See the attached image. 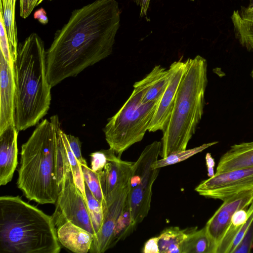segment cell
I'll return each instance as SVG.
<instances>
[{
  "label": "cell",
  "mask_w": 253,
  "mask_h": 253,
  "mask_svg": "<svg viewBox=\"0 0 253 253\" xmlns=\"http://www.w3.org/2000/svg\"><path fill=\"white\" fill-rule=\"evenodd\" d=\"M121 13L116 0H95L72 12L46 51V75L51 87L112 53Z\"/></svg>",
  "instance_id": "1"
},
{
  "label": "cell",
  "mask_w": 253,
  "mask_h": 253,
  "mask_svg": "<svg viewBox=\"0 0 253 253\" xmlns=\"http://www.w3.org/2000/svg\"><path fill=\"white\" fill-rule=\"evenodd\" d=\"M13 69L14 124L20 131L38 124L47 113L51 100L44 43L37 33H31L18 45Z\"/></svg>",
  "instance_id": "2"
},
{
  "label": "cell",
  "mask_w": 253,
  "mask_h": 253,
  "mask_svg": "<svg viewBox=\"0 0 253 253\" xmlns=\"http://www.w3.org/2000/svg\"><path fill=\"white\" fill-rule=\"evenodd\" d=\"M52 215L19 196L0 197V253H59Z\"/></svg>",
  "instance_id": "3"
},
{
  "label": "cell",
  "mask_w": 253,
  "mask_h": 253,
  "mask_svg": "<svg viewBox=\"0 0 253 253\" xmlns=\"http://www.w3.org/2000/svg\"><path fill=\"white\" fill-rule=\"evenodd\" d=\"M18 188L30 201L55 204L60 190L58 177L57 141L52 117L39 124L22 144Z\"/></svg>",
  "instance_id": "4"
},
{
  "label": "cell",
  "mask_w": 253,
  "mask_h": 253,
  "mask_svg": "<svg viewBox=\"0 0 253 253\" xmlns=\"http://www.w3.org/2000/svg\"><path fill=\"white\" fill-rule=\"evenodd\" d=\"M185 62L172 110L163 131L160 154L162 158L186 149L203 114L208 83L207 61L197 55Z\"/></svg>",
  "instance_id": "5"
},
{
  "label": "cell",
  "mask_w": 253,
  "mask_h": 253,
  "mask_svg": "<svg viewBox=\"0 0 253 253\" xmlns=\"http://www.w3.org/2000/svg\"><path fill=\"white\" fill-rule=\"evenodd\" d=\"M141 93L134 88L120 110L110 118L103 129L109 147L119 157L136 143L141 141L148 130L159 99L144 103Z\"/></svg>",
  "instance_id": "6"
},
{
  "label": "cell",
  "mask_w": 253,
  "mask_h": 253,
  "mask_svg": "<svg viewBox=\"0 0 253 253\" xmlns=\"http://www.w3.org/2000/svg\"><path fill=\"white\" fill-rule=\"evenodd\" d=\"M161 147V141L148 145L132 166L128 199L135 226L147 216L150 209L152 186L160 171V168L154 169L152 166L158 160Z\"/></svg>",
  "instance_id": "7"
},
{
  "label": "cell",
  "mask_w": 253,
  "mask_h": 253,
  "mask_svg": "<svg viewBox=\"0 0 253 253\" xmlns=\"http://www.w3.org/2000/svg\"><path fill=\"white\" fill-rule=\"evenodd\" d=\"M60 190L52 215L56 228L67 221L86 230L94 235L87 203L77 186L72 171H65L60 184Z\"/></svg>",
  "instance_id": "8"
},
{
  "label": "cell",
  "mask_w": 253,
  "mask_h": 253,
  "mask_svg": "<svg viewBox=\"0 0 253 253\" xmlns=\"http://www.w3.org/2000/svg\"><path fill=\"white\" fill-rule=\"evenodd\" d=\"M195 190L206 198L222 201L242 192L253 191V167L215 173L202 181Z\"/></svg>",
  "instance_id": "9"
},
{
  "label": "cell",
  "mask_w": 253,
  "mask_h": 253,
  "mask_svg": "<svg viewBox=\"0 0 253 253\" xmlns=\"http://www.w3.org/2000/svg\"><path fill=\"white\" fill-rule=\"evenodd\" d=\"M223 201L205 226L214 247L215 253L231 223L234 213L239 210L247 209L253 201V191L242 192Z\"/></svg>",
  "instance_id": "10"
},
{
  "label": "cell",
  "mask_w": 253,
  "mask_h": 253,
  "mask_svg": "<svg viewBox=\"0 0 253 253\" xmlns=\"http://www.w3.org/2000/svg\"><path fill=\"white\" fill-rule=\"evenodd\" d=\"M185 69L186 62L181 60L173 62L169 66V80L158 102L148 128L149 132L163 131L167 126Z\"/></svg>",
  "instance_id": "11"
},
{
  "label": "cell",
  "mask_w": 253,
  "mask_h": 253,
  "mask_svg": "<svg viewBox=\"0 0 253 253\" xmlns=\"http://www.w3.org/2000/svg\"><path fill=\"white\" fill-rule=\"evenodd\" d=\"M133 163L122 160L116 155L101 171L98 172L105 202V208L130 183Z\"/></svg>",
  "instance_id": "12"
},
{
  "label": "cell",
  "mask_w": 253,
  "mask_h": 253,
  "mask_svg": "<svg viewBox=\"0 0 253 253\" xmlns=\"http://www.w3.org/2000/svg\"><path fill=\"white\" fill-rule=\"evenodd\" d=\"M130 183L103 210L104 218L99 231L94 235L90 253H102L111 248V244L118 217L128 201Z\"/></svg>",
  "instance_id": "13"
},
{
  "label": "cell",
  "mask_w": 253,
  "mask_h": 253,
  "mask_svg": "<svg viewBox=\"0 0 253 253\" xmlns=\"http://www.w3.org/2000/svg\"><path fill=\"white\" fill-rule=\"evenodd\" d=\"M15 83L13 66L0 53V133L14 126Z\"/></svg>",
  "instance_id": "14"
},
{
  "label": "cell",
  "mask_w": 253,
  "mask_h": 253,
  "mask_svg": "<svg viewBox=\"0 0 253 253\" xmlns=\"http://www.w3.org/2000/svg\"><path fill=\"white\" fill-rule=\"evenodd\" d=\"M52 117L55 124L57 135L58 180L60 181L62 179L65 169H71L75 182L87 203L85 182L81 165L70 148L66 134L61 129L58 117L57 115H54Z\"/></svg>",
  "instance_id": "15"
},
{
  "label": "cell",
  "mask_w": 253,
  "mask_h": 253,
  "mask_svg": "<svg viewBox=\"0 0 253 253\" xmlns=\"http://www.w3.org/2000/svg\"><path fill=\"white\" fill-rule=\"evenodd\" d=\"M14 126L0 133V185L11 181L17 166V136Z\"/></svg>",
  "instance_id": "16"
},
{
  "label": "cell",
  "mask_w": 253,
  "mask_h": 253,
  "mask_svg": "<svg viewBox=\"0 0 253 253\" xmlns=\"http://www.w3.org/2000/svg\"><path fill=\"white\" fill-rule=\"evenodd\" d=\"M56 231L60 243L68 250L75 253L89 252L94 235L86 230L67 221L58 227Z\"/></svg>",
  "instance_id": "17"
},
{
  "label": "cell",
  "mask_w": 253,
  "mask_h": 253,
  "mask_svg": "<svg viewBox=\"0 0 253 253\" xmlns=\"http://www.w3.org/2000/svg\"><path fill=\"white\" fill-rule=\"evenodd\" d=\"M169 78V70L156 65L144 78L135 83L133 87L141 92L142 102L156 101L161 97Z\"/></svg>",
  "instance_id": "18"
},
{
  "label": "cell",
  "mask_w": 253,
  "mask_h": 253,
  "mask_svg": "<svg viewBox=\"0 0 253 253\" xmlns=\"http://www.w3.org/2000/svg\"><path fill=\"white\" fill-rule=\"evenodd\" d=\"M253 167V141L231 146L220 158L215 173Z\"/></svg>",
  "instance_id": "19"
},
{
  "label": "cell",
  "mask_w": 253,
  "mask_h": 253,
  "mask_svg": "<svg viewBox=\"0 0 253 253\" xmlns=\"http://www.w3.org/2000/svg\"><path fill=\"white\" fill-rule=\"evenodd\" d=\"M231 18L236 37L243 46L253 51V12L242 7L234 11Z\"/></svg>",
  "instance_id": "20"
},
{
  "label": "cell",
  "mask_w": 253,
  "mask_h": 253,
  "mask_svg": "<svg viewBox=\"0 0 253 253\" xmlns=\"http://www.w3.org/2000/svg\"><path fill=\"white\" fill-rule=\"evenodd\" d=\"M181 253H215L214 247L205 227L200 230L197 227L189 228Z\"/></svg>",
  "instance_id": "21"
},
{
  "label": "cell",
  "mask_w": 253,
  "mask_h": 253,
  "mask_svg": "<svg viewBox=\"0 0 253 253\" xmlns=\"http://www.w3.org/2000/svg\"><path fill=\"white\" fill-rule=\"evenodd\" d=\"M189 229L170 227L164 230L158 236L159 253H181V246Z\"/></svg>",
  "instance_id": "22"
},
{
  "label": "cell",
  "mask_w": 253,
  "mask_h": 253,
  "mask_svg": "<svg viewBox=\"0 0 253 253\" xmlns=\"http://www.w3.org/2000/svg\"><path fill=\"white\" fill-rule=\"evenodd\" d=\"M247 209L239 210L234 213L231 223L218 245L216 253H229L235 237L248 219L249 211Z\"/></svg>",
  "instance_id": "23"
},
{
  "label": "cell",
  "mask_w": 253,
  "mask_h": 253,
  "mask_svg": "<svg viewBox=\"0 0 253 253\" xmlns=\"http://www.w3.org/2000/svg\"><path fill=\"white\" fill-rule=\"evenodd\" d=\"M218 142L214 141L205 143L199 146L173 153L165 158L158 160L153 163L152 169H159L183 161L191 157L202 152L206 149L216 144Z\"/></svg>",
  "instance_id": "24"
},
{
  "label": "cell",
  "mask_w": 253,
  "mask_h": 253,
  "mask_svg": "<svg viewBox=\"0 0 253 253\" xmlns=\"http://www.w3.org/2000/svg\"><path fill=\"white\" fill-rule=\"evenodd\" d=\"M85 191L88 210L96 234L100 229L103 223V210L102 205L92 195L85 183Z\"/></svg>",
  "instance_id": "25"
},
{
  "label": "cell",
  "mask_w": 253,
  "mask_h": 253,
  "mask_svg": "<svg viewBox=\"0 0 253 253\" xmlns=\"http://www.w3.org/2000/svg\"><path fill=\"white\" fill-rule=\"evenodd\" d=\"M81 167L85 183L92 195L102 205L103 210L105 207V202L98 172L94 171L87 166L81 165Z\"/></svg>",
  "instance_id": "26"
},
{
  "label": "cell",
  "mask_w": 253,
  "mask_h": 253,
  "mask_svg": "<svg viewBox=\"0 0 253 253\" xmlns=\"http://www.w3.org/2000/svg\"><path fill=\"white\" fill-rule=\"evenodd\" d=\"M116 155H117L115 152L110 148L91 153V169L97 172L101 171L107 163Z\"/></svg>",
  "instance_id": "27"
},
{
  "label": "cell",
  "mask_w": 253,
  "mask_h": 253,
  "mask_svg": "<svg viewBox=\"0 0 253 253\" xmlns=\"http://www.w3.org/2000/svg\"><path fill=\"white\" fill-rule=\"evenodd\" d=\"M253 247V220L233 253H249Z\"/></svg>",
  "instance_id": "28"
},
{
  "label": "cell",
  "mask_w": 253,
  "mask_h": 253,
  "mask_svg": "<svg viewBox=\"0 0 253 253\" xmlns=\"http://www.w3.org/2000/svg\"><path fill=\"white\" fill-rule=\"evenodd\" d=\"M0 53L2 54L5 60L12 66L9 42L4 24L2 14L0 12Z\"/></svg>",
  "instance_id": "29"
},
{
  "label": "cell",
  "mask_w": 253,
  "mask_h": 253,
  "mask_svg": "<svg viewBox=\"0 0 253 253\" xmlns=\"http://www.w3.org/2000/svg\"><path fill=\"white\" fill-rule=\"evenodd\" d=\"M66 137L70 148L80 164L81 165L87 166L86 161L82 155L81 142L79 138L72 135L67 134Z\"/></svg>",
  "instance_id": "30"
},
{
  "label": "cell",
  "mask_w": 253,
  "mask_h": 253,
  "mask_svg": "<svg viewBox=\"0 0 253 253\" xmlns=\"http://www.w3.org/2000/svg\"><path fill=\"white\" fill-rule=\"evenodd\" d=\"M247 210L249 211V217L248 219L235 237L229 250V253H233L235 249L241 242L249 226L253 220V201L250 205L249 208Z\"/></svg>",
  "instance_id": "31"
},
{
  "label": "cell",
  "mask_w": 253,
  "mask_h": 253,
  "mask_svg": "<svg viewBox=\"0 0 253 253\" xmlns=\"http://www.w3.org/2000/svg\"><path fill=\"white\" fill-rule=\"evenodd\" d=\"M159 237H153L149 239L145 244L143 249L144 253H159L158 246Z\"/></svg>",
  "instance_id": "32"
},
{
  "label": "cell",
  "mask_w": 253,
  "mask_h": 253,
  "mask_svg": "<svg viewBox=\"0 0 253 253\" xmlns=\"http://www.w3.org/2000/svg\"><path fill=\"white\" fill-rule=\"evenodd\" d=\"M205 159L208 170V176L209 177H212L215 174L214 172V167L215 166L214 159L209 153L206 154Z\"/></svg>",
  "instance_id": "33"
},
{
  "label": "cell",
  "mask_w": 253,
  "mask_h": 253,
  "mask_svg": "<svg viewBox=\"0 0 253 253\" xmlns=\"http://www.w3.org/2000/svg\"><path fill=\"white\" fill-rule=\"evenodd\" d=\"M140 7V16H146L151 0H132Z\"/></svg>",
  "instance_id": "34"
},
{
  "label": "cell",
  "mask_w": 253,
  "mask_h": 253,
  "mask_svg": "<svg viewBox=\"0 0 253 253\" xmlns=\"http://www.w3.org/2000/svg\"><path fill=\"white\" fill-rule=\"evenodd\" d=\"M34 17L42 24H46L48 22L46 11L43 8L36 10L34 14Z\"/></svg>",
  "instance_id": "35"
},
{
  "label": "cell",
  "mask_w": 253,
  "mask_h": 253,
  "mask_svg": "<svg viewBox=\"0 0 253 253\" xmlns=\"http://www.w3.org/2000/svg\"><path fill=\"white\" fill-rule=\"evenodd\" d=\"M245 8L248 11L253 12V0H252L249 6Z\"/></svg>",
  "instance_id": "36"
},
{
  "label": "cell",
  "mask_w": 253,
  "mask_h": 253,
  "mask_svg": "<svg viewBox=\"0 0 253 253\" xmlns=\"http://www.w3.org/2000/svg\"><path fill=\"white\" fill-rule=\"evenodd\" d=\"M43 0H39L38 3V5H39L41 2H42Z\"/></svg>",
  "instance_id": "37"
},
{
  "label": "cell",
  "mask_w": 253,
  "mask_h": 253,
  "mask_svg": "<svg viewBox=\"0 0 253 253\" xmlns=\"http://www.w3.org/2000/svg\"><path fill=\"white\" fill-rule=\"evenodd\" d=\"M252 78H253V70H252Z\"/></svg>",
  "instance_id": "38"
},
{
  "label": "cell",
  "mask_w": 253,
  "mask_h": 253,
  "mask_svg": "<svg viewBox=\"0 0 253 253\" xmlns=\"http://www.w3.org/2000/svg\"></svg>",
  "instance_id": "39"
}]
</instances>
